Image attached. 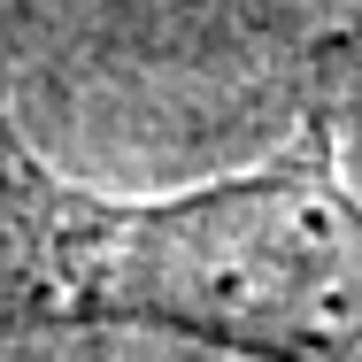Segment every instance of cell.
Masks as SVG:
<instances>
[{
  "label": "cell",
  "mask_w": 362,
  "mask_h": 362,
  "mask_svg": "<svg viewBox=\"0 0 362 362\" xmlns=\"http://www.w3.org/2000/svg\"><path fill=\"white\" fill-rule=\"evenodd\" d=\"M47 262L77 308L300 362H362V216L324 177H247L162 209L70 201Z\"/></svg>",
  "instance_id": "6da1fadb"
}]
</instances>
